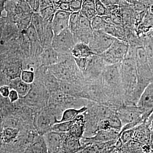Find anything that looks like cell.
I'll return each instance as SVG.
<instances>
[{"label": "cell", "mask_w": 153, "mask_h": 153, "mask_svg": "<svg viewBox=\"0 0 153 153\" xmlns=\"http://www.w3.org/2000/svg\"><path fill=\"white\" fill-rule=\"evenodd\" d=\"M100 82L108 99V106L117 109L124 105L120 63L106 65L100 76Z\"/></svg>", "instance_id": "6da1fadb"}, {"label": "cell", "mask_w": 153, "mask_h": 153, "mask_svg": "<svg viewBox=\"0 0 153 153\" xmlns=\"http://www.w3.org/2000/svg\"><path fill=\"white\" fill-rule=\"evenodd\" d=\"M120 72L124 92V105H137L135 93L138 76L134 59L125 58L120 63Z\"/></svg>", "instance_id": "7a4b0ae2"}, {"label": "cell", "mask_w": 153, "mask_h": 153, "mask_svg": "<svg viewBox=\"0 0 153 153\" xmlns=\"http://www.w3.org/2000/svg\"><path fill=\"white\" fill-rule=\"evenodd\" d=\"M86 106L87 111L83 113L85 120L84 137L94 135L100 121L111 117L117 113V109L92 102L89 101Z\"/></svg>", "instance_id": "3957f363"}, {"label": "cell", "mask_w": 153, "mask_h": 153, "mask_svg": "<svg viewBox=\"0 0 153 153\" xmlns=\"http://www.w3.org/2000/svg\"><path fill=\"white\" fill-rule=\"evenodd\" d=\"M117 112L123 125L120 133L143 123L151 114L137 105H123Z\"/></svg>", "instance_id": "277c9868"}, {"label": "cell", "mask_w": 153, "mask_h": 153, "mask_svg": "<svg viewBox=\"0 0 153 153\" xmlns=\"http://www.w3.org/2000/svg\"><path fill=\"white\" fill-rule=\"evenodd\" d=\"M128 46L126 41L116 39L111 47L100 55L106 65L120 63L125 58Z\"/></svg>", "instance_id": "5b68a950"}, {"label": "cell", "mask_w": 153, "mask_h": 153, "mask_svg": "<svg viewBox=\"0 0 153 153\" xmlns=\"http://www.w3.org/2000/svg\"><path fill=\"white\" fill-rule=\"evenodd\" d=\"M106 66L101 55H94L87 58V66L83 76L85 82L96 81L100 79Z\"/></svg>", "instance_id": "8992f818"}, {"label": "cell", "mask_w": 153, "mask_h": 153, "mask_svg": "<svg viewBox=\"0 0 153 153\" xmlns=\"http://www.w3.org/2000/svg\"><path fill=\"white\" fill-rule=\"evenodd\" d=\"M116 39L104 31H94L88 44L94 54L100 55L106 51Z\"/></svg>", "instance_id": "52a82bcc"}, {"label": "cell", "mask_w": 153, "mask_h": 153, "mask_svg": "<svg viewBox=\"0 0 153 153\" xmlns=\"http://www.w3.org/2000/svg\"><path fill=\"white\" fill-rule=\"evenodd\" d=\"M76 44L73 33L67 29L54 36L52 47L59 54H68Z\"/></svg>", "instance_id": "ba28073f"}, {"label": "cell", "mask_w": 153, "mask_h": 153, "mask_svg": "<svg viewBox=\"0 0 153 153\" xmlns=\"http://www.w3.org/2000/svg\"><path fill=\"white\" fill-rule=\"evenodd\" d=\"M57 119L50 111L44 110L36 115L34 119V125L37 134L43 136L51 131L52 126L57 123Z\"/></svg>", "instance_id": "9c48e42d"}, {"label": "cell", "mask_w": 153, "mask_h": 153, "mask_svg": "<svg viewBox=\"0 0 153 153\" xmlns=\"http://www.w3.org/2000/svg\"><path fill=\"white\" fill-rule=\"evenodd\" d=\"M120 132L114 130H100L90 137H83L81 140L82 146H86L92 143H106L116 140L119 137Z\"/></svg>", "instance_id": "30bf717a"}, {"label": "cell", "mask_w": 153, "mask_h": 153, "mask_svg": "<svg viewBox=\"0 0 153 153\" xmlns=\"http://www.w3.org/2000/svg\"><path fill=\"white\" fill-rule=\"evenodd\" d=\"M93 33L91 21L80 13L78 27L73 34L76 43L88 44L93 36Z\"/></svg>", "instance_id": "8fae6325"}, {"label": "cell", "mask_w": 153, "mask_h": 153, "mask_svg": "<svg viewBox=\"0 0 153 153\" xmlns=\"http://www.w3.org/2000/svg\"><path fill=\"white\" fill-rule=\"evenodd\" d=\"M67 133L50 131L43 136L47 144L48 153H57L62 150Z\"/></svg>", "instance_id": "7c38bea8"}, {"label": "cell", "mask_w": 153, "mask_h": 153, "mask_svg": "<svg viewBox=\"0 0 153 153\" xmlns=\"http://www.w3.org/2000/svg\"><path fill=\"white\" fill-rule=\"evenodd\" d=\"M71 13V12L60 10L56 11L52 22V30L55 36L68 29Z\"/></svg>", "instance_id": "4fadbf2b"}, {"label": "cell", "mask_w": 153, "mask_h": 153, "mask_svg": "<svg viewBox=\"0 0 153 153\" xmlns=\"http://www.w3.org/2000/svg\"><path fill=\"white\" fill-rule=\"evenodd\" d=\"M134 140L143 144L151 146L152 131L150 126L147 122L146 121L143 123L134 128Z\"/></svg>", "instance_id": "5bb4252c"}, {"label": "cell", "mask_w": 153, "mask_h": 153, "mask_svg": "<svg viewBox=\"0 0 153 153\" xmlns=\"http://www.w3.org/2000/svg\"><path fill=\"white\" fill-rule=\"evenodd\" d=\"M137 105L150 113L153 112V82L145 88Z\"/></svg>", "instance_id": "9a60e30c"}, {"label": "cell", "mask_w": 153, "mask_h": 153, "mask_svg": "<svg viewBox=\"0 0 153 153\" xmlns=\"http://www.w3.org/2000/svg\"><path fill=\"white\" fill-rule=\"evenodd\" d=\"M85 129V120L83 114H79L72 120L71 128L67 134L76 139L81 140L84 137Z\"/></svg>", "instance_id": "2e32d148"}, {"label": "cell", "mask_w": 153, "mask_h": 153, "mask_svg": "<svg viewBox=\"0 0 153 153\" xmlns=\"http://www.w3.org/2000/svg\"><path fill=\"white\" fill-rule=\"evenodd\" d=\"M44 90L42 85L39 84H35L31 85V89L29 93L25 97L22 98L26 99V101L30 105L33 106H37L40 102L44 100Z\"/></svg>", "instance_id": "e0dca14e"}, {"label": "cell", "mask_w": 153, "mask_h": 153, "mask_svg": "<svg viewBox=\"0 0 153 153\" xmlns=\"http://www.w3.org/2000/svg\"><path fill=\"white\" fill-rule=\"evenodd\" d=\"M23 153H48L47 144L43 136L36 134Z\"/></svg>", "instance_id": "ac0fdd59"}, {"label": "cell", "mask_w": 153, "mask_h": 153, "mask_svg": "<svg viewBox=\"0 0 153 153\" xmlns=\"http://www.w3.org/2000/svg\"><path fill=\"white\" fill-rule=\"evenodd\" d=\"M40 60L44 66H52L59 62V54L52 46L45 47L41 52Z\"/></svg>", "instance_id": "d6986e66"}, {"label": "cell", "mask_w": 153, "mask_h": 153, "mask_svg": "<svg viewBox=\"0 0 153 153\" xmlns=\"http://www.w3.org/2000/svg\"><path fill=\"white\" fill-rule=\"evenodd\" d=\"M70 53L74 58H88L95 55L88 44L84 43H76L71 49Z\"/></svg>", "instance_id": "ffe728a7"}, {"label": "cell", "mask_w": 153, "mask_h": 153, "mask_svg": "<svg viewBox=\"0 0 153 153\" xmlns=\"http://www.w3.org/2000/svg\"><path fill=\"white\" fill-rule=\"evenodd\" d=\"M10 88L16 91L20 97H24L29 93L31 89V84H27L23 81L21 77L12 79L10 83Z\"/></svg>", "instance_id": "44dd1931"}, {"label": "cell", "mask_w": 153, "mask_h": 153, "mask_svg": "<svg viewBox=\"0 0 153 153\" xmlns=\"http://www.w3.org/2000/svg\"><path fill=\"white\" fill-rule=\"evenodd\" d=\"M80 140L69 137L67 134L63 142L62 151L64 153H75L82 149Z\"/></svg>", "instance_id": "7402d4cb"}, {"label": "cell", "mask_w": 153, "mask_h": 153, "mask_svg": "<svg viewBox=\"0 0 153 153\" xmlns=\"http://www.w3.org/2000/svg\"><path fill=\"white\" fill-rule=\"evenodd\" d=\"M87 107L83 106L79 108H68L63 111L61 118L57 120V123L71 121L74 120L79 114L84 113L87 111Z\"/></svg>", "instance_id": "603a6c76"}, {"label": "cell", "mask_w": 153, "mask_h": 153, "mask_svg": "<svg viewBox=\"0 0 153 153\" xmlns=\"http://www.w3.org/2000/svg\"><path fill=\"white\" fill-rule=\"evenodd\" d=\"M94 2L95 0H84L80 11L81 14L90 21L97 15L95 10Z\"/></svg>", "instance_id": "cb8c5ba5"}, {"label": "cell", "mask_w": 153, "mask_h": 153, "mask_svg": "<svg viewBox=\"0 0 153 153\" xmlns=\"http://www.w3.org/2000/svg\"><path fill=\"white\" fill-rule=\"evenodd\" d=\"M54 34L52 27V23L45 22V27L43 37L41 42V46L43 48L52 46Z\"/></svg>", "instance_id": "d4e9b609"}, {"label": "cell", "mask_w": 153, "mask_h": 153, "mask_svg": "<svg viewBox=\"0 0 153 153\" xmlns=\"http://www.w3.org/2000/svg\"><path fill=\"white\" fill-rule=\"evenodd\" d=\"M20 129L11 127H4L2 132L3 141L4 144L11 143L19 135Z\"/></svg>", "instance_id": "484cf974"}, {"label": "cell", "mask_w": 153, "mask_h": 153, "mask_svg": "<svg viewBox=\"0 0 153 153\" xmlns=\"http://www.w3.org/2000/svg\"><path fill=\"white\" fill-rule=\"evenodd\" d=\"M31 23L34 26L38 33V38L41 44L45 27V22L40 14L35 13L32 17Z\"/></svg>", "instance_id": "4316f807"}, {"label": "cell", "mask_w": 153, "mask_h": 153, "mask_svg": "<svg viewBox=\"0 0 153 153\" xmlns=\"http://www.w3.org/2000/svg\"><path fill=\"white\" fill-rule=\"evenodd\" d=\"M91 23L94 31H104L106 23L103 16L97 15L91 21Z\"/></svg>", "instance_id": "83f0119b"}, {"label": "cell", "mask_w": 153, "mask_h": 153, "mask_svg": "<svg viewBox=\"0 0 153 153\" xmlns=\"http://www.w3.org/2000/svg\"><path fill=\"white\" fill-rule=\"evenodd\" d=\"M55 12L54 8L52 6H49L41 10L40 15L44 22L52 23Z\"/></svg>", "instance_id": "f1b7e54d"}, {"label": "cell", "mask_w": 153, "mask_h": 153, "mask_svg": "<svg viewBox=\"0 0 153 153\" xmlns=\"http://www.w3.org/2000/svg\"><path fill=\"white\" fill-rule=\"evenodd\" d=\"M72 121L57 123L52 126L51 131L58 133H68L71 128Z\"/></svg>", "instance_id": "f546056e"}, {"label": "cell", "mask_w": 153, "mask_h": 153, "mask_svg": "<svg viewBox=\"0 0 153 153\" xmlns=\"http://www.w3.org/2000/svg\"><path fill=\"white\" fill-rule=\"evenodd\" d=\"M80 16V11L71 13L69 19L68 29L73 34L76 31L78 27Z\"/></svg>", "instance_id": "4dcf8cb0"}, {"label": "cell", "mask_w": 153, "mask_h": 153, "mask_svg": "<svg viewBox=\"0 0 153 153\" xmlns=\"http://www.w3.org/2000/svg\"><path fill=\"white\" fill-rule=\"evenodd\" d=\"M134 129L133 128L125 131L120 133L119 137L123 145L134 140Z\"/></svg>", "instance_id": "1f68e13d"}, {"label": "cell", "mask_w": 153, "mask_h": 153, "mask_svg": "<svg viewBox=\"0 0 153 153\" xmlns=\"http://www.w3.org/2000/svg\"><path fill=\"white\" fill-rule=\"evenodd\" d=\"M94 3L97 15L100 16H109V13L107 8L101 2L100 0H95Z\"/></svg>", "instance_id": "d6a6232c"}, {"label": "cell", "mask_w": 153, "mask_h": 153, "mask_svg": "<svg viewBox=\"0 0 153 153\" xmlns=\"http://www.w3.org/2000/svg\"><path fill=\"white\" fill-rule=\"evenodd\" d=\"M20 77L24 82L31 84L35 80V73L34 71L30 70H24L22 71Z\"/></svg>", "instance_id": "836d02e7"}, {"label": "cell", "mask_w": 153, "mask_h": 153, "mask_svg": "<svg viewBox=\"0 0 153 153\" xmlns=\"http://www.w3.org/2000/svg\"><path fill=\"white\" fill-rule=\"evenodd\" d=\"M27 35L28 39L32 43H36V42H40L38 38V33L36 29L32 24H30L29 27L27 28Z\"/></svg>", "instance_id": "e575fe53"}, {"label": "cell", "mask_w": 153, "mask_h": 153, "mask_svg": "<svg viewBox=\"0 0 153 153\" xmlns=\"http://www.w3.org/2000/svg\"><path fill=\"white\" fill-rule=\"evenodd\" d=\"M74 60L77 68L83 75L87 68V58H74Z\"/></svg>", "instance_id": "d590c367"}, {"label": "cell", "mask_w": 153, "mask_h": 153, "mask_svg": "<svg viewBox=\"0 0 153 153\" xmlns=\"http://www.w3.org/2000/svg\"><path fill=\"white\" fill-rule=\"evenodd\" d=\"M83 1V0H71L69 4L71 13L81 10Z\"/></svg>", "instance_id": "8d00e7d4"}, {"label": "cell", "mask_w": 153, "mask_h": 153, "mask_svg": "<svg viewBox=\"0 0 153 153\" xmlns=\"http://www.w3.org/2000/svg\"><path fill=\"white\" fill-rule=\"evenodd\" d=\"M8 97L11 103H14L19 100L20 96L16 91L14 89H11Z\"/></svg>", "instance_id": "74e56055"}, {"label": "cell", "mask_w": 153, "mask_h": 153, "mask_svg": "<svg viewBox=\"0 0 153 153\" xmlns=\"http://www.w3.org/2000/svg\"><path fill=\"white\" fill-rule=\"evenodd\" d=\"M10 88L9 85H4L0 86V95L4 97H8Z\"/></svg>", "instance_id": "f35d334b"}, {"label": "cell", "mask_w": 153, "mask_h": 153, "mask_svg": "<svg viewBox=\"0 0 153 153\" xmlns=\"http://www.w3.org/2000/svg\"><path fill=\"white\" fill-rule=\"evenodd\" d=\"M102 3L106 7L114 5H119L120 0H100Z\"/></svg>", "instance_id": "ab89813d"}, {"label": "cell", "mask_w": 153, "mask_h": 153, "mask_svg": "<svg viewBox=\"0 0 153 153\" xmlns=\"http://www.w3.org/2000/svg\"><path fill=\"white\" fill-rule=\"evenodd\" d=\"M33 10H38L40 6V0H27Z\"/></svg>", "instance_id": "60d3db41"}, {"label": "cell", "mask_w": 153, "mask_h": 153, "mask_svg": "<svg viewBox=\"0 0 153 153\" xmlns=\"http://www.w3.org/2000/svg\"><path fill=\"white\" fill-rule=\"evenodd\" d=\"M59 7L60 10H61L71 12L69 2H68V1H64L62 2L59 5Z\"/></svg>", "instance_id": "b9f144b4"}, {"label": "cell", "mask_w": 153, "mask_h": 153, "mask_svg": "<svg viewBox=\"0 0 153 153\" xmlns=\"http://www.w3.org/2000/svg\"><path fill=\"white\" fill-rule=\"evenodd\" d=\"M146 121L150 126L151 128H153V112L151 114L150 116Z\"/></svg>", "instance_id": "7bdbcfd3"}, {"label": "cell", "mask_w": 153, "mask_h": 153, "mask_svg": "<svg viewBox=\"0 0 153 153\" xmlns=\"http://www.w3.org/2000/svg\"><path fill=\"white\" fill-rule=\"evenodd\" d=\"M3 26H4L3 23L0 22V42H1L2 39V37L3 28H4Z\"/></svg>", "instance_id": "ee69618b"}, {"label": "cell", "mask_w": 153, "mask_h": 153, "mask_svg": "<svg viewBox=\"0 0 153 153\" xmlns=\"http://www.w3.org/2000/svg\"><path fill=\"white\" fill-rule=\"evenodd\" d=\"M152 135H151V146L153 150V128H151Z\"/></svg>", "instance_id": "f6af8a7d"}, {"label": "cell", "mask_w": 153, "mask_h": 153, "mask_svg": "<svg viewBox=\"0 0 153 153\" xmlns=\"http://www.w3.org/2000/svg\"><path fill=\"white\" fill-rule=\"evenodd\" d=\"M149 153H153V150L151 151V152Z\"/></svg>", "instance_id": "bcb514c9"}]
</instances>
